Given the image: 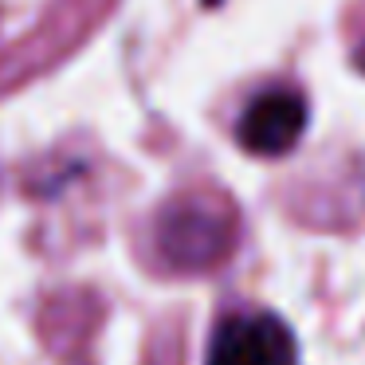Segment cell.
<instances>
[{
  "label": "cell",
  "mask_w": 365,
  "mask_h": 365,
  "mask_svg": "<svg viewBox=\"0 0 365 365\" xmlns=\"http://www.w3.org/2000/svg\"><path fill=\"white\" fill-rule=\"evenodd\" d=\"M232 244V220L220 208H208L200 200H185L161 212L158 224V247L173 267H212L228 255Z\"/></svg>",
  "instance_id": "cell-1"
},
{
  "label": "cell",
  "mask_w": 365,
  "mask_h": 365,
  "mask_svg": "<svg viewBox=\"0 0 365 365\" xmlns=\"http://www.w3.org/2000/svg\"><path fill=\"white\" fill-rule=\"evenodd\" d=\"M208 365H294V338L275 314H236L220 322Z\"/></svg>",
  "instance_id": "cell-2"
},
{
  "label": "cell",
  "mask_w": 365,
  "mask_h": 365,
  "mask_svg": "<svg viewBox=\"0 0 365 365\" xmlns=\"http://www.w3.org/2000/svg\"><path fill=\"white\" fill-rule=\"evenodd\" d=\"M307 126V103L294 91H267L240 114L236 138L247 153L279 158L302 138Z\"/></svg>",
  "instance_id": "cell-3"
},
{
  "label": "cell",
  "mask_w": 365,
  "mask_h": 365,
  "mask_svg": "<svg viewBox=\"0 0 365 365\" xmlns=\"http://www.w3.org/2000/svg\"><path fill=\"white\" fill-rule=\"evenodd\" d=\"M357 67H361V71H365V48L357 51Z\"/></svg>",
  "instance_id": "cell-4"
}]
</instances>
